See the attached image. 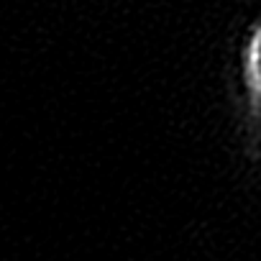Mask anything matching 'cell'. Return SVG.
I'll return each mask as SVG.
<instances>
[{
  "mask_svg": "<svg viewBox=\"0 0 261 261\" xmlns=\"http://www.w3.org/2000/svg\"><path fill=\"white\" fill-rule=\"evenodd\" d=\"M243 87L248 90V105L251 113H258V95H261V31L258 26L251 29L248 39H246V49H243Z\"/></svg>",
  "mask_w": 261,
  "mask_h": 261,
  "instance_id": "1",
  "label": "cell"
}]
</instances>
